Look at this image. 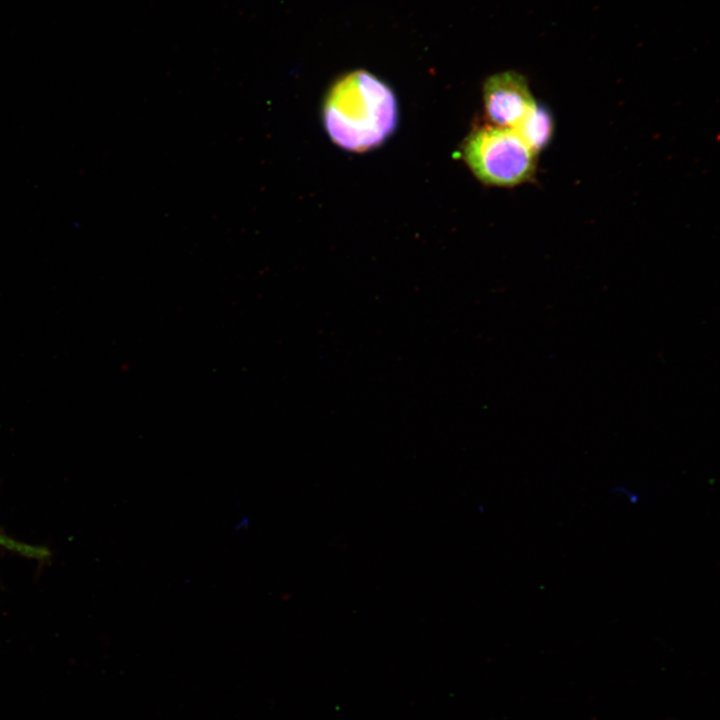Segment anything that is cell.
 <instances>
[{
  "label": "cell",
  "instance_id": "1",
  "mask_svg": "<svg viewBox=\"0 0 720 720\" xmlns=\"http://www.w3.org/2000/svg\"><path fill=\"white\" fill-rule=\"evenodd\" d=\"M397 100L392 89L365 70L341 76L329 89L323 122L330 139L352 152L381 145L395 130Z\"/></svg>",
  "mask_w": 720,
  "mask_h": 720
},
{
  "label": "cell",
  "instance_id": "2",
  "mask_svg": "<svg viewBox=\"0 0 720 720\" xmlns=\"http://www.w3.org/2000/svg\"><path fill=\"white\" fill-rule=\"evenodd\" d=\"M536 154L509 128L488 125L466 139L463 157L483 183L511 187L529 181L536 170Z\"/></svg>",
  "mask_w": 720,
  "mask_h": 720
},
{
  "label": "cell",
  "instance_id": "3",
  "mask_svg": "<svg viewBox=\"0 0 720 720\" xmlns=\"http://www.w3.org/2000/svg\"><path fill=\"white\" fill-rule=\"evenodd\" d=\"M485 111L491 122L513 129L536 105L527 80L518 72L491 75L483 86Z\"/></svg>",
  "mask_w": 720,
  "mask_h": 720
},
{
  "label": "cell",
  "instance_id": "4",
  "mask_svg": "<svg viewBox=\"0 0 720 720\" xmlns=\"http://www.w3.org/2000/svg\"><path fill=\"white\" fill-rule=\"evenodd\" d=\"M512 130L537 155L552 139L554 120L546 107L536 103Z\"/></svg>",
  "mask_w": 720,
  "mask_h": 720
},
{
  "label": "cell",
  "instance_id": "5",
  "mask_svg": "<svg viewBox=\"0 0 720 720\" xmlns=\"http://www.w3.org/2000/svg\"><path fill=\"white\" fill-rule=\"evenodd\" d=\"M0 546L22 556L37 560L45 559L49 551L44 547L29 545L0 534Z\"/></svg>",
  "mask_w": 720,
  "mask_h": 720
}]
</instances>
